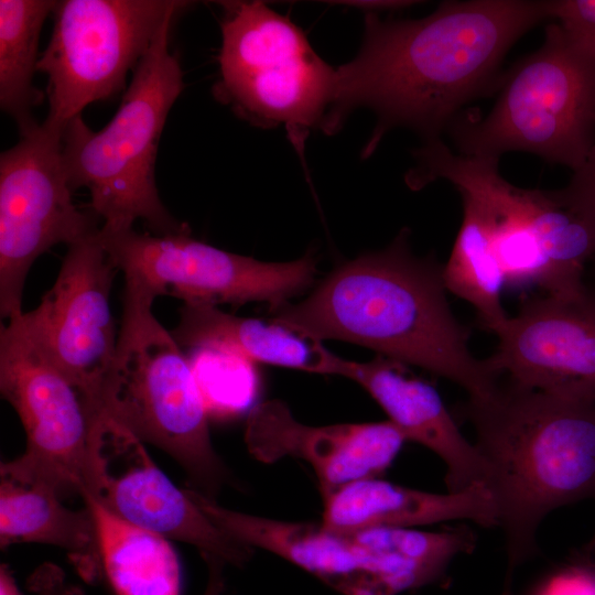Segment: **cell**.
Returning a JSON list of instances; mask_svg holds the SVG:
<instances>
[{"label":"cell","mask_w":595,"mask_h":595,"mask_svg":"<svg viewBox=\"0 0 595 595\" xmlns=\"http://www.w3.org/2000/svg\"><path fill=\"white\" fill-rule=\"evenodd\" d=\"M191 4L182 0H63L37 72L47 76L46 120L64 127L89 104L126 86L164 23Z\"/></svg>","instance_id":"cell-9"},{"label":"cell","mask_w":595,"mask_h":595,"mask_svg":"<svg viewBox=\"0 0 595 595\" xmlns=\"http://www.w3.org/2000/svg\"><path fill=\"white\" fill-rule=\"evenodd\" d=\"M584 550L595 555V532L589 542L584 547Z\"/></svg>","instance_id":"cell-34"},{"label":"cell","mask_w":595,"mask_h":595,"mask_svg":"<svg viewBox=\"0 0 595 595\" xmlns=\"http://www.w3.org/2000/svg\"><path fill=\"white\" fill-rule=\"evenodd\" d=\"M100 238L125 279L183 303L261 301L274 309L309 288L317 272L313 252L293 261H260L196 240L191 231L154 235L100 227Z\"/></svg>","instance_id":"cell-12"},{"label":"cell","mask_w":595,"mask_h":595,"mask_svg":"<svg viewBox=\"0 0 595 595\" xmlns=\"http://www.w3.org/2000/svg\"><path fill=\"white\" fill-rule=\"evenodd\" d=\"M323 499L321 523L338 534L454 520L485 528L499 527L496 500L486 484L459 493L436 494L375 477L349 483Z\"/></svg>","instance_id":"cell-18"},{"label":"cell","mask_w":595,"mask_h":595,"mask_svg":"<svg viewBox=\"0 0 595 595\" xmlns=\"http://www.w3.org/2000/svg\"><path fill=\"white\" fill-rule=\"evenodd\" d=\"M549 11L569 43L595 61V0H550Z\"/></svg>","instance_id":"cell-28"},{"label":"cell","mask_w":595,"mask_h":595,"mask_svg":"<svg viewBox=\"0 0 595 595\" xmlns=\"http://www.w3.org/2000/svg\"><path fill=\"white\" fill-rule=\"evenodd\" d=\"M158 296L125 279L113 361L98 400L105 414L173 457L194 490L215 499L227 473L186 355L152 313Z\"/></svg>","instance_id":"cell-5"},{"label":"cell","mask_w":595,"mask_h":595,"mask_svg":"<svg viewBox=\"0 0 595 595\" xmlns=\"http://www.w3.org/2000/svg\"><path fill=\"white\" fill-rule=\"evenodd\" d=\"M170 18L132 73L110 121L93 131L82 115L63 130V158L73 191L85 187L90 210L110 230L142 221L154 235L191 231L163 205L155 160L167 115L184 89L183 71L170 52Z\"/></svg>","instance_id":"cell-4"},{"label":"cell","mask_w":595,"mask_h":595,"mask_svg":"<svg viewBox=\"0 0 595 595\" xmlns=\"http://www.w3.org/2000/svg\"><path fill=\"white\" fill-rule=\"evenodd\" d=\"M181 347L209 348L241 356L252 363L315 372L316 342L272 322L241 317L207 303H183L171 332Z\"/></svg>","instance_id":"cell-22"},{"label":"cell","mask_w":595,"mask_h":595,"mask_svg":"<svg viewBox=\"0 0 595 595\" xmlns=\"http://www.w3.org/2000/svg\"><path fill=\"white\" fill-rule=\"evenodd\" d=\"M555 191L560 201L588 225L595 238V143L566 186Z\"/></svg>","instance_id":"cell-29"},{"label":"cell","mask_w":595,"mask_h":595,"mask_svg":"<svg viewBox=\"0 0 595 595\" xmlns=\"http://www.w3.org/2000/svg\"><path fill=\"white\" fill-rule=\"evenodd\" d=\"M0 390L26 434L25 452L0 475L42 483L61 498L85 494L96 418L80 391L41 350L21 315L0 326Z\"/></svg>","instance_id":"cell-10"},{"label":"cell","mask_w":595,"mask_h":595,"mask_svg":"<svg viewBox=\"0 0 595 595\" xmlns=\"http://www.w3.org/2000/svg\"><path fill=\"white\" fill-rule=\"evenodd\" d=\"M57 1L0 0V106L20 133L39 122L33 110L44 98L33 84L42 26Z\"/></svg>","instance_id":"cell-24"},{"label":"cell","mask_w":595,"mask_h":595,"mask_svg":"<svg viewBox=\"0 0 595 595\" xmlns=\"http://www.w3.org/2000/svg\"><path fill=\"white\" fill-rule=\"evenodd\" d=\"M408 236L403 229L388 248L339 266L303 301L271 309V322L313 342L368 347L453 381L468 400H485L499 376L470 353L468 331L446 299L443 267L413 255Z\"/></svg>","instance_id":"cell-2"},{"label":"cell","mask_w":595,"mask_h":595,"mask_svg":"<svg viewBox=\"0 0 595 595\" xmlns=\"http://www.w3.org/2000/svg\"><path fill=\"white\" fill-rule=\"evenodd\" d=\"M101 571L116 595H181V566L163 536L112 515L90 497Z\"/></svg>","instance_id":"cell-23"},{"label":"cell","mask_w":595,"mask_h":595,"mask_svg":"<svg viewBox=\"0 0 595 595\" xmlns=\"http://www.w3.org/2000/svg\"><path fill=\"white\" fill-rule=\"evenodd\" d=\"M315 374L337 375L360 385L404 435L444 463L448 493L486 484L487 468L475 444L462 434L440 393L429 382L408 374L405 365L381 355L360 363L344 359L317 342Z\"/></svg>","instance_id":"cell-17"},{"label":"cell","mask_w":595,"mask_h":595,"mask_svg":"<svg viewBox=\"0 0 595 595\" xmlns=\"http://www.w3.org/2000/svg\"><path fill=\"white\" fill-rule=\"evenodd\" d=\"M360 552L381 595H398L446 578L450 564L476 547L465 524L441 531L374 528L345 534Z\"/></svg>","instance_id":"cell-21"},{"label":"cell","mask_w":595,"mask_h":595,"mask_svg":"<svg viewBox=\"0 0 595 595\" xmlns=\"http://www.w3.org/2000/svg\"><path fill=\"white\" fill-rule=\"evenodd\" d=\"M117 271L99 228L67 247L51 289L21 314L32 339L80 389L95 414L116 353L110 292Z\"/></svg>","instance_id":"cell-14"},{"label":"cell","mask_w":595,"mask_h":595,"mask_svg":"<svg viewBox=\"0 0 595 595\" xmlns=\"http://www.w3.org/2000/svg\"><path fill=\"white\" fill-rule=\"evenodd\" d=\"M527 595H595V555L584 550L560 563Z\"/></svg>","instance_id":"cell-27"},{"label":"cell","mask_w":595,"mask_h":595,"mask_svg":"<svg viewBox=\"0 0 595 595\" xmlns=\"http://www.w3.org/2000/svg\"><path fill=\"white\" fill-rule=\"evenodd\" d=\"M26 585L34 595H84L83 589L68 582L64 571L51 562L39 565Z\"/></svg>","instance_id":"cell-30"},{"label":"cell","mask_w":595,"mask_h":595,"mask_svg":"<svg viewBox=\"0 0 595 595\" xmlns=\"http://www.w3.org/2000/svg\"><path fill=\"white\" fill-rule=\"evenodd\" d=\"M185 491L217 528L238 542L285 559L344 595H381L347 536L332 532L322 523L231 510L192 488Z\"/></svg>","instance_id":"cell-19"},{"label":"cell","mask_w":595,"mask_h":595,"mask_svg":"<svg viewBox=\"0 0 595 595\" xmlns=\"http://www.w3.org/2000/svg\"><path fill=\"white\" fill-rule=\"evenodd\" d=\"M413 154L408 186L419 191L440 178L454 185L479 214L507 286L537 285L562 296L586 290L583 273L595 257V238L555 191L515 186L500 175L498 159L454 153L441 138Z\"/></svg>","instance_id":"cell-6"},{"label":"cell","mask_w":595,"mask_h":595,"mask_svg":"<svg viewBox=\"0 0 595 595\" xmlns=\"http://www.w3.org/2000/svg\"><path fill=\"white\" fill-rule=\"evenodd\" d=\"M203 558L208 566V582L204 595H221L224 589L223 567L225 562L212 555Z\"/></svg>","instance_id":"cell-31"},{"label":"cell","mask_w":595,"mask_h":595,"mask_svg":"<svg viewBox=\"0 0 595 595\" xmlns=\"http://www.w3.org/2000/svg\"><path fill=\"white\" fill-rule=\"evenodd\" d=\"M83 497L127 522L194 545L202 556L241 566L252 553L217 528L185 489L167 478L140 439L105 414L93 423Z\"/></svg>","instance_id":"cell-13"},{"label":"cell","mask_w":595,"mask_h":595,"mask_svg":"<svg viewBox=\"0 0 595 595\" xmlns=\"http://www.w3.org/2000/svg\"><path fill=\"white\" fill-rule=\"evenodd\" d=\"M544 20L549 1H444L415 20L367 12L357 56L336 68L322 131L336 132L350 110L364 106L378 119L365 156L396 127L416 131L424 142L441 138L466 104L499 87L509 48Z\"/></svg>","instance_id":"cell-1"},{"label":"cell","mask_w":595,"mask_h":595,"mask_svg":"<svg viewBox=\"0 0 595 595\" xmlns=\"http://www.w3.org/2000/svg\"><path fill=\"white\" fill-rule=\"evenodd\" d=\"M208 416L227 419L250 408L258 391L252 361L218 349H192L187 356Z\"/></svg>","instance_id":"cell-26"},{"label":"cell","mask_w":595,"mask_h":595,"mask_svg":"<svg viewBox=\"0 0 595 595\" xmlns=\"http://www.w3.org/2000/svg\"><path fill=\"white\" fill-rule=\"evenodd\" d=\"M505 533L508 573L538 551L552 511L595 498V402L509 381L464 409Z\"/></svg>","instance_id":"cell-3"},{"label":"cell","mask_w":595,"mask_h":595,"mask_svg":"<svg viewBox=\"0 0 595 595\" xmlns=\"http://www.w3.org/2000/svg\"><path fill=\"white\" fill-rule=\"evenodd\" d=\"M220 3L216 98L255 126H282L303 161L306 138L322 129L331 109L336 68L296 24L263 2Z\"/></svg>","instance_id":"cell-8"},{"label":"cell","mask_w":595,"mask_h":595,"mask_svg":"<svg viewBox=\"0 0 595 595\" xmlns=\"http://www.w3.org/2000/svg\"><path fill=\"white\" fill-rule=\"evenodd\" d=\"M511 577H512V574L507 573L505 585L502 587L500 595H515L512 591Z\"/></svg>","instance_id":"cell-33"},{"label":"cell","mask_w":595,"mask_h":595,"mask_svg":"<svg viewBox=\"0 0 595 595\" xmlns=\"http://www.w3.org/2000/svg\"><path fill=\"white\" fill-rule=\"evenodd\" d=\"M0 595H24L6 564L0 566Z\"/></svg>","instance_id":"cell-32"},{"label":"cell","mask_w":595,"mask_h":595,"mask_svg":"<svg viewBox=\"0 0 595 595\" xmlns=\"http://www.w3.org/2000/svg\"><path fill=\"white\" fill-rule=\"evenodd\" d=\"M484 117L463 110L447 128L459 154L498 159L522 151L577 170L595 143V61L577 52L556 22L542 45L502 74Z\"/></svg>","instance_id":"cell-7"},{"label":"cell","mask_w":595,"mask_h":595,"mask_svg":"<svg viewBox=\"0 0 595 595\" xmlns=\"http://www.w3.org/2000/svg\"><path fill=\"white\" fill-rule=\"evenodd\" d=\"M451 256L442 269L446 291L468 302L487 331L496 334L508 321L501 292L504 272L493 252L484 223L468 202Z\"/></svg>","instance_id":"cell-25"},{"label":"cell","mask_w":595,"mask_h":595,"mask_svg":"<svg viewBox=\"0 0 595 595\" xmlns=\"http://www.w3.org/2000/svg\"><path fill=\"white\" fill-rule=\"evenodd\" d=\"M244 436L249 453L262 463L284 457L305 461L315 472L323 497L355 480L382 474L408 442L389 420L307 425L280 400L255 405Z\"/></svg>","instance_id":"cell-16"},{"label":"cell","mask_w":595,"mask_h":595,"mask_svg":"<svg viewBox=\"0 0 595 595\" xmlns=\"http://www.w3.org/2000/svg\"><path fill=\"white\" fill-rule=\"evenodd\" d=\"M63 130L45 119L0 155V316L6 321L23 313L24 283L40 256L100 228L93 212L73 202Z\"/></svg>","instance_id":"cell-11"},{"label":"cell","mask_w":595,"mask_h":595,"mask_svg":"<svg viewBox=\"0 0 595 595\" xmlns=\"http://www.w3.org/2000/svg\"><path fill=\"white\" fill-rule=\"evenodd\" d=\"M0 545L36 542L62 548L86 581L101 571L99 539L89 507L73 510L42 483L0 475Z\"/></svg>","instance_id":"cell-20"},{"label":"cell","mask_w":595,"mask_h":595,"mask_svg":"<svg viewBox=\"0 0 595 595\" xmlns=\"http://www.w3.org/2000/svg\"><path fill=\"white\" fill-rule=\"evenodd\" d=\"M486 358L510 382L595 402V296L547 294L527 301L495 334Z\"/></svg>","instance_id":"cell-15"}]
</instances>
